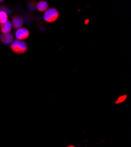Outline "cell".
Masks as SVG:
<instances>
[{
    "label": "cell",
    "mask_w": 131,
    "mask_h": 147,
    "mask_svg": "<svg viewBox=\"0 0 131 147\" xmlns=\"http://www.w3.org/2000/svg\"><path fill=\"white\" fill-rule=\"evenodd\" d=\"M10 47L12 51L14 53L18 54L25 53L28 50L27 44L25 42L18 40H14L12 42Z\"/></svg>",
    "instance_id": "6da1fadb"
},
{
    "label": "cell",
    "mask_w": 131,
    "mask_h": 147,
    "mask_svg": "<svg viewBox=\"0 0 131 147\" xmlns=\"http://www.w3.org/2000/svg\"><path fill=\"white\" fill-rule=\"evenodd\" d=\"M59 17V13L55 8L48 9L44 14V19L47 22H55Z\"/></svg>",
    "instance_id": "7a4b0ae2"
},
{
    "label": "cell",
    "mask_w": 131,
    "mask_h": 147,
    "mask_svg": "<svg viewBox=\"0 0 131 147\" xmlns=\"http://www.w3.org/2000/svg\"><path fill=\"white\" fill-rule=\"evenodd\" d=\"M30 36L29 31L25 28H20L15 32V37L18 40L22 41L28 38Z\"/></svg>",
    "instance_id": "3957f363"
},
{
    "label": "cell",
    "mask_w": 131,
    "mask_h": 147,
    "mask_svg": "<svg viewBox=\"0 0 131 147\" xmlns=\"http://www.w3.org/2000/svg\"><path fill=\"white\" fill-rule=\"evenodd\" d=\"M23 22L22 18L20 16H17L14 17L12 20V26H13L15 28L19 29L22 26Z\"/></svg>",
    "instance_id": "277c9868"
},
{
    "label": "cell",
    "mask_w": 131,
    "mask_h": 147,
    "mask_svg": "<svg viewBox=\"0 0 131 147\" xmlns=\"http://www.w3.org/2000/svg\"><path fill=\"white\" fill-rule=\"evenodd\" d=\"M0 38L1 42L5 44H9L13 41V36L10 33L3 34Z\"/></svg>",
    "instance_id": "5b68a950"
},
{
    "label": "cell",
    "mask_w": 131,
    "mask_h": 147,
    "mask_svg": "<svg viewBox=\"0 0 131 147\" xmlns=\"http://www.w3.org/2000/svg\"><path fill=\"white\" fill-rule=\"evenodd\" d=\"M12 29V24L9 21H7L5 23L2 24L0 26V30L3 34L9 33Z\"/></svg>",
    "instance_id": "8992f818"
},
{
    "label": "cell",
    "mask_w": 131,
    "mask_h": 147,
    "mask_svg": "<svg viewBox=\"0 0 131 147\" xmlns=\"http://www.w3.org/2000/svg\"><path fill=\"white\" fill-rule=\"evenodd\" d=\"M36 8L40 12H45L48 9V4L45 1H41L36 4Z\"/></svg>",
    "instance_id": "52a82bcc"
},
{
    "label": "cell",
    "mask_w": 131,
    "mask_h": 147,
    "mask_svg": "<svg viewBox=\"0 0 131 147\" xmlns=\"http://www.w3.org/2000/svg\"><path fill=\"white\" fill-rule=\"evenodd\" d=\"M8 21V15L3 11H0V23L1 24L5 23Z\"/></svg>",
    "instance_id": "ba28073f"
},
{
    "label": "cell",
    "mask_w": 131,
    "mask_h": 147,
    "mask_svg": "<svg viewBox=\"0 0 131 147\" xmlns=\"http://www.w3.org/2000/svg\"><path fill=\"white\" fill-rule=\"evenodd\" d=\"M127 98V95H122L121 96H120L118 98L117 101L115 102V104H120V103H122Z\"/></svg>",
    "instance_id": "9c48e42d"
},
{
    "label": "cell",
    "mask_w": 131,
    "mask_h": 147,
    "mask_svg": "<svg viewBox=\"0 0 131 147\" xmlns=\"http://www.w3.org/2000/svg\"><path fill=\"white\" fill-rule=\"evenodd\" d=\"M28 8L30 11H34L35 10V8H36V5H35V3L34 2L29 3L28 4Z\"/></svg>",
    "instance_id": "30bf717a"
},
{
    "label": "cell",
    "mask_w": 131,
    "mask_h": 147,
    "mask_svg": "<svg viewBox=\"0 0 131 147\" xmlns=\"http://www.w3.org/2000/svg\"><path fill=\"white\" fill-rule=\"evenodd\" d=\"M0 11L5 12V13H6L7 14V13H9V14L11 13V11L9 9H8L6 7H4V6H2L1 7H0Z\"/></svg>",
    "instance_id": "8fae6325"
},
{
    "label": "cell",
    "mask_w": 131,
    "mask_h": 147,
    "mask_svg": "<svg viewBox=\"0 0 131 147\" xmlns=\"http://www.w3.org/2000/svg\"><path fill=\"white\" fill-rule=\"evenodd\" d=\"M67 147H75V146H74V145H69V146H68Z\"/></svg>",
    "instance_id": "7c38bea8"
},
{
    "label": "cell",
    "mask_w": 131,
    "mask_h": 147,
    "mask_svg": "<svg viewBox=\"0 0 131 147\" xmlns=\"http://www.w3.org/2000/svg\"><path fill=\"white\" fill-rule=\"evenodd\" d=\"M0 2H3V1H0Z\"/></svg>",
    "instance_id": "4fadbf2b"
}]
</instances>
